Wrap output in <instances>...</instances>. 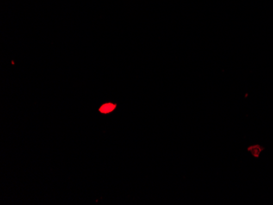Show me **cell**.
<instances>
[{"mask_svg":"<svg viewBox=\"0 0 273 205\" xmlns=\"http://www.w3.org/2000/svg\"><path fill=\"white\" fill-rule=\"evenodd\" d=\"M265 148L259 145V144H256V145H250L247 148V151L251 154V156L255 158H258L260 157L261 154Z\"/></svg>","mask_w":273,"mask_h":205,"instance_id":"obj_1","label":"cell"},{"mask_svg":"<svg viewBox=\"0 0 273 205\" xmlns=\"http://www.w3.org/2000/svg\"><path fill=\"white\" fill-rule=\"evenodd\" d=\"M116 106L114 104H112V103H108V104H105L102 106L101 108H100V111L102 113H109V112H112L115 109Z\"/></svg>","mask_w":273,"mask_h":205,"instance_id":"obj_2","label":"cell"}]
</instances>
